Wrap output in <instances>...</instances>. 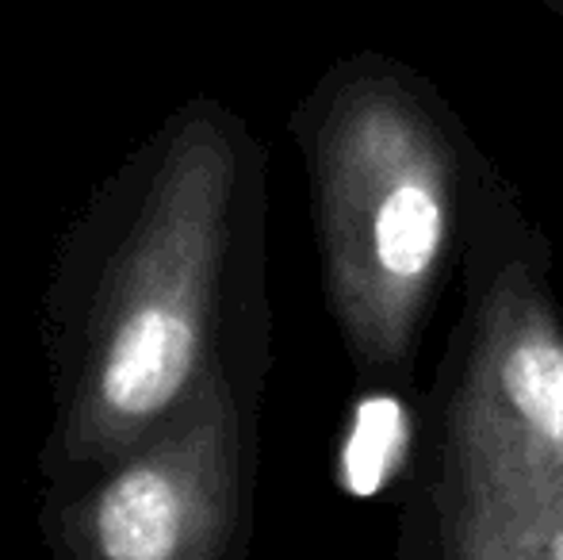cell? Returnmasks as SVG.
Segmentation results:
<instances>
[{
	"label": "cell",
	"mask_w": 563,
	"mask_h": 560,
	"mask_svg": "<svg viewBox=\"0 0 563 560\" xmlns=\"http://www.w3.org/2000/svg\"><path fill=\"white\" fill-rule=\"evenodd\" d=\"M311 169L330 304L368 376H410L456 223V162L438 120L391 77L322 100Z\"/></svg>",
	"instance_id": "cell-1"
},
{
	"label": "cell",
	"mask_w": 563,
	"mask_h": 560,
	"mask_svg": "<svg viewBox=\"0 0 563 560\" xmlns=\"http://www.w3.org/2000/svg\"><path fill=\"white\" fill-rule=\"evenodd\" d=\"M549 4H556V8H560V12H563V0H549Z\"/></svg>",
	"instance_id": "cell-7"
},
{
	"label": "cell",
	"mask_w": 563,
	"mask_h": 560,
	"mask_svg": "<svg viewBox=\"0 0 563 560\" xmlns=\"http://www.w3.org/2000/svg\"><path fill=\"white\" fill-rule=\"evenodd\" d=\"M238 433L227 388L211 381L180 433L142 449L81 507L89 560H219L234 518Z\"/></svg>",
	"instance_id": "cell-4"
},
{
	"label": "cell",
	"mask_w": 563,
	"mask_h": 560,
	"mask_svg": "<svg viewBox=\"0 0 563 560\" xmlns=\"http://www.w3.org/2000/svg\"><path fill=\"white\" fill-rule=\"evenodd\" d=\"M415 415L395 392H368L353 404L338 453V484L353 499L379 495L410 461Z\"/></svg>",
	"instance_id": "cell-6"
},
{
	"label": "cell",
	"mask_w": 563,
	"mask_h": 560,
	"mask_svg": "<svg viewBox=\"0 0 563 560\" xmlns=\"http://www.w3.org/2000/svg\"><path fill=\"white\" fill-rule=\"evenodd\" d=\"M445 433V484L498 499L563 495V322L526 262L479 299Z\"/></svg>",
	"instance_id": "cell-3"
},
{
	"label": "cell",
	"mask_w": 563,
	"mask_h": 560,
	"mask_svg": "<svg viewBox=\"0 0 563 560\" xmlns=\"http://www.w3.org/2000/svg\"><path fill=\"white\" fill-rule=\"evenodd\" d=\"M242 177V128L196 100L157 150L150 204L100 315L77 404V446L104 453L154 426L200 376L227 219Z\"/></svg>",
	"instance_id": "cell-2"
},
{
	"label": "cell",
	"mask_w": 563,
	"mask_h": 560,
	"mask_svg": "<svg viewBox=\"0 0 563 560\" xmlns=\"http://www.w3.org/2000/svg\"><path fill=\"white\" fill-rule=\"evenodd\" d=\"M445 560H563V495L498 499L441 487Z\"/></svg>",
	"instance_id": "cell-5"
}]
</instances>
